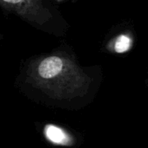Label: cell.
Here are the masks:
<instances>
[{"label": "cell", "mask_w": 148, "mask_h": 148, "mask_svg": "<svg viewBox=\"0 0 148 148\" xmlns=\"http://www.w3.org/2000/svg\"><path fill=\"white\" fill-rule=\"evenodd\" d=\"M64 68V60L58 56H48L38 67V73L43 79H52L58 76Z\"/></svg>", "instance_id": "1"}, {"label": "cell", "mask_w": 148, "mask_h": 148, "mask_svg": "<svg viewBox=\"0 0 148 148\" xmlns=\"http://www.w3.org/2000/svg\"><path fill=\"white\" fill-rule=\"evenodd\" d=\"M44 134L48 140L57 145H68L71 142L70 136L62 128L51 124L44 127Z\"/></svg>", "instance_id": "2"}, {"label": "cell", "mask_w": 148, "mask_h": 148, "mask_svg": "<svg viewBox=\"0 0 148 148\" xmlns=\"http://www.w3.org/2000/svg\"><path fill=\"white\" fill-rule=\"evenodd\" d=\"M133 46V40L130 36L122 34L115 38L113 42V50L116 53L123 54L131 49Z\"/></svg>", "instance_id": "3"}]
</instances>
